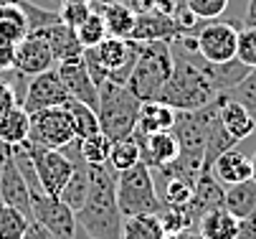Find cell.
<instances>
[{
    "label": "cell",
    "instance_id": "1",
    "mask_svg": "<svg viewBox=\"0 0 256 239\" xmlns=\"http://www.w3.org/2000/svg\"><path fill=\"white\" fill-rule=\"evenodd\" d=\"M172 49V72L165 87L160 89L158 99L165 102L175 112H190L200 110L218 97L213 82L206 74V59L198 51H186L175 44Z\"/></svg>",
    "mask_w": 256,
    "mask_h": 239
},
{
    "label": "cell",
    "instance_id": "2",
    "mask_svg": "<svg viewBox=\"0 0 256 239\" xmlns=\"http://www.w3.org/2000/svg\"><path fill=\"white\" fill-rule=\"evenodd\" d=\"M117 173L109 165H89V191L76 211V224L94 239H122V211L117 206Z\"/></svg>",
    "mask_w": 256,
    "mask_h": 239
},
{
    "label": "cell",
    "instance_id": "3",
    "mask_svg": "<svg viewBox=\"0 0 256 239\" xmlns=\"http://www.w3.org/2000/svg\"><path fill=\"white\" fill-rule=\"evenodd\" d=\"M142 102L117 82H104L99 87V105H96V117L99 127L109 138V143L124 140L137 130V117H140Z\"/></svg>",
    "mask_w": 256,
    "mask_h": 239
},
{
    "label": "cell",
    "instance_id": "4",
    "mask_svg": "<svg viewBox=\"0 0 256 239\" xmlns=\"http://www.w3.org/2000/svg\"><path fill=\"white\" fill-rule=\"evenodd\" d=\"M170 72H172V49L168 41L140 44L134 69L124 87L140 102H152V99H158L160 89L170 79Z\"/></svg>",
    "mask_w": 256,
    "mask_h": 239
},
{
    "label": "cell",
    "instance_id": "5",
    "mask_svg": "<svg viewBox=\"0 0 256 239\" xmlns=\"http://www.w3.org/2000/svg\"><path fill=\"white\" fill-rule=\"evenodd\" d=\"M117 206L122 216H137V214H160L162 203L152 181V173L144 163H137L127 170H120L117 178Z\"/></svg>",
    "mask_w": 256,
    "mask_h": 239
},
{
    "label": "cell",
    "instance_id": "6",
    "mask_svg": "<svg viewBox=\"0 0 256 239\" xmlns=\"http://www.w3.org/2000/svg\"><path fill=\"white\" fill-rule=\"evenodd\" d=\"M23 148L30 155V163L36 168L41 191L48 193V196H61L64 186L68 183L71 173H74V160H71L64 150L41 148V145H33L30 140H26Z\"/></svg>",
    "mask_w": 256,
    "mask_h": 239
},
{
    "label": "cell",
    "instance_id": "7",
    "mask_svg": "<svg viewBox=\"0 0 256 239\" xmlns=\"http://www.w3.org/2000/svg\"><path fill=\"white\" fill-rule=\"evenodd\" d=\"M28 140L33 145L51 148V150H61L71 140H76L66 107H46V110H38V112H30Z\"/></svg>",
    "mask_w": 256,
    "mask_h": 239
},
{
    "label": "cell",
    "instance_id": "8",
    "mask_svg": "<svg viewBox=\"0 0 256 239\" xmlns=\"http://www.w3.org/2000/svg\"><path fill=\"white\" fill-rule=\"evenodd\" d=\"M198 54L210 64H226L236 59V44H238V28L231 21H203L196 31Z\"/></svg>",
    "mask_w": 256,
    "mask_h": 239
},
{
    "label": "cell",
    "instance_id": "9",
    "mask_svg": "<svg viewBox=\"0 0 256 239\" xmlns=\"http://www.w3.org/2000/svg\"><path fill=\"white\" fill-rule=\"evenodd\" d=\"M30 214L33 219L44 224L56 239H74L79 224H76V211L66 206L58 196H48L41 191L30 193Z\"/></svg>",
    "mask_w": 256,
    "mask_h": 239
},
{
    "label": "cell",
    "instance_id": "10",
    "mask_svg": "<svg viewBox=\"0 0 256 239\" xmlns=\"http://www.w3.org/2000/svg\"><path fill=\"white\" fill-rule=\"evenodd\" d=\"M68 92L56 72V66L48 72H41L28 79V87H26V97L20 102V107L30 115V112H38V110H46V107H64L68 102Z\"/></svg>",
    "mask_w": 256,
    "mask_h": 239
},
{
    "label": "cell",
    "instance_id": "11",
    "mask_svg": "<svg viewBox=\"0 0 256 239\" xmlns=\"http://www.w3.org/2000/svg\"><path fill=\"white\" fill-rule=\"evenodd\" d=\"M0 201L10 203L13 209H18L20 214H26L28 219H33L30 214V188L23 178V173L18 170L10 145L0 143Z\"/></svg>",
    "mask_w": 256,
    "mask_h": 239
},
{
    "label": "cell",
    "instance_id": "12",
    "mask_svg": "<svg viewBox=\"0 0 256 239\" xmlns=\"http://www.w3.org/2000/svg\"><path fill=\"white\" fill-rule=\"evenodd\" d=\"M56 72H58V77H61V82H64V87H66L71 99L84 102V105L96 110V105H99V87L92 82V77H89L82 59L56 64Z\"/></svg>",
    "mask_w": 256,
    "mask_h": 239
},
{
    "label": "cell",
    "instance_id": "13",
    "mask_svg": "<svg viewBox=\"0 0 256 239\" xmlns=\"http://www.w3.org/2000/svg\"><path fill=\"white\" fill-rule=\"evenodd\" d=\"M54 66H56V59L51 54V46L44 39L28 33V36L18 44V49H16V66H13L16 72H20L26 77H36L41 72L54 69Z\"/></svg>",
    "mask_w": 256,
    "mask_h": 239
},
{
    "label": "cell",
    "instance_id": "14",
    "mask_svg": "<svg viewBox=\"0 0 256 239\" xmlns=\"http://www.w3.org/2000/svg\"><path fill=\"white\" fill-rule=\"evenodd\" d=\"M33 36L44 39L48 46H51V54L56 59V64H64V61H76L82 59L84 54V46L79 44V36L76 31L66 26L64 21H56L51 26H44L38 31H33Z\"/></svg>",
    "mask_w": 256,
    "mask_h": 239
},
{
    "label": "cell",
    "instance_id": "15",
    "mask_svg": "<svg viewBox=\"0 0 256 239\" xmlns=\"http://www.w3.org/2000/svg\"><path fill=\"white\" fill-rule=\"evenodd\" d=\"M137 135L140 140V153H142V163L148 168H162V165H170L172 160H178L180 155V143L175 138L172 130H165V132H155V135Z\"/></svg>",
    "mask_w": 256,
    "mask_h": 239
},
{
    "label": "cell",
    "instance_id": "16",
    "mask_svg": "<svg viewBox=\"0 0 256 239\" xmlns=\"http://www.w3.org/2000/svg\"><path fill=\"white\" fill-rule=\"evenodd\" d=\"M224 193H226V186L213 176V170L203 168L198 178H196V186H193V198L188 203V211L190 216L196 219V229H198V219L210 211V209H218L224 206Z\"/></svg>",
    "mask_w": 256,
    "mask_h": 239
},
{
    "label": "cell",
    "instance_id": "17",
    "mask_svg": "<svg viewBox=\"0 0 256 239\" xmlns=\"http://www.w3.org/2000/svg\"><path fill=\"white\" fill-rule=\"evenodd\" d=\"M180 36V31L178 26L158 13V11H150V13H137L134 16V26H132V33H130V39L132 41H140V44H150V41H175Z\"/></svg>",
    "mask_w": 256,
    "mask_h": 239
},
{
    "label": "cell",
    "instance_id": "18",
    "mask_svg": "<svg viewBox=\"0 0 256 239\" xmlns=\"http://www.w3.org/2000/svg\"><path fill=\"white\" fill-rule=\"evenodd\" d=\"M210 170L224 186H236V183H244L251 178V158L244 150H238V145H236L218 155L213 160Z\"/></svg>",
    "mask_w": 256,
    "mask_h": 239
},
{
    "label": "cell",
    "instance_id": "19",
    "mask_svg": "<svg viewBox=\"0 0 256 239\" xmlns=\"http://www.w3.org/2000/svg\"><path fill=\"white\" fill-rule=\"evenodd\" d=\"M218 120H221L224 130L231 135V138H234L236 143L246 140L248 135H254V132H256V125H254L251 115L246 112V107L241 105V102L231 99L228 94H224V97H221V107H218Z\"/></svg>",
    "mask_w": 256,
    "mask_h": 239
},
{
    "label": "cell",
    "instance_id": "20",
    "mask_svg": "<svg viewBox=\"0 0 256 239\" xmlns=\"http://www.w3.org/2000/svg\"><path fill=\"white\" fill-rule=\"evenodd\" d=\"M172 125H175V110L168 107L165 102H160V99H152V102H142L134 132H140V135H155V132L172 130Z\"/></svg>",
    "mask_w": 256,
    "mask_h": 239
},
{
    "label": "cell",
    "instance_id": "21",
    "mask_svg": "<svg viewBox=\"0 0 256 239\" xmlns=\"http://www.w3.org/2000/svg\"><path fill=\"white\" fill-rule=\"evenodd\" d=\"M238 226H241V221L226 206L210 209L198 219V231L206 239H234L238 234Z\"/></svg>",
    "mask_w": 256,
    "mask_h": 239
},
{
    "label": "cell",
    "instance_id": "22",
    "mask_svg": "<svg viewBox=\"0 0 256 239\" xmlns=\"http://www.w3.org/2000/svg\"><path fill=\"white\" fill-rule=\"evenodd\" d=\"M224 206H226L238 221L256 216V183L248 178V181H244V183L226 186Z\"/></svg>",
    "mask_w": 256,
    "mask_h": 239
},
{
    "label": "cell",
    "instance_id": "23",
    "mask_svg": "<svg viewBox=\"0 0 256 239\" xmlns=\"http://www.w3.org/2000/svg\"><path fill=\"white\" fill-rule=\"evenodd\" d=\"M28 132H30V115L20 105L0 115V143L20 145L28 140Z\"/></svg>",
    "mask_w": 256,
    "mask_h": 239
},
{
    "label": "cell",
    "instance_id": "24",
    "mask_svg": "<svg viewBox=\"0 0 256 239\" xmlns=\"http://www.w3.org/2000/svg\"><path fill=\"white\" fill-rule=\"evenodd\" d=\"M160 203L162 206H188L190 198H193V186L186 178H178V176H165V178H152Z\"/></svg>",
    "mask_w": 256,
    "mask_h": 239
},
{
    "label": "cell",
    "instance_id": "25",
    "mask_svg": "<svg viewBox=\"0 0 256 239\" xmlns=\"http://www.w3.org/2000/svg\"><path fill=\"white\" fill-rule=\"evenodd\" d=\"M165 229L158 214H137L122 219V239H162Z\"/></svg>",
    "mask_w": 256,
    "mask_h": 239
},
{
    "label": "cell",
    "instance_id": "26",
    "mask_svg": "<svg viewBox=\"0 0 256 239\" xmlns=\"http://www.w3.org/2000/svg\"><path fill=\"white\" fill-rule=\"evenodd\" d=\"M64 107H66V112H68V120H71V127H74L76 140L102 132L99 117H96V110H94V107L84 105V102H76V99H68Z\"/></svg>",
    "mask_w": 256,
    "mask_h": 239
},
{
    "label": "cell",
    "instance_id": "27",
    "mask_svg": "<svg viewBox=\"0 0 256 239\" xmlns=\"http://www.w3.org/2000/svg\"><path fill=\"white\" fill-rule=\"evenodd\" d=\"M104 18L106 26V36H117V39H130L132 26H134V11H130L122 3H109L96 8Z\"/></svg>",
    "mask_w": 256,
    "mask_h": 239
},
{
    "label": "cell",
    "instance_id": "28",
    "mask_svg": "<svg viewBox=\"0 0 256 239\" xmlns=\"http://www.w3.org/2000/svg\"><path fill=\"white\" fill-rule=\"evenodd\" d=\"M28 36V21L20 6H0V41L20 44Z\"/></svg>",
    "mask_w": 256,
    "mask_h": 239
},
{
    "label": "cell",
    "instance_id": "29",
    "mask_svg": "<svg viewBox=\"0 0 256 239\" xmlns=\"http://www.w3.org/2000/svg\"><path fill=\"white\" fill-rule=\"evenodd\" d=\"M142 163V153H140V140H137V135L132 132L130 138L124 140H117L112 143V150H109V160L106 165L114 170V173H120V170H127L132 165Z\"/></svg>",
    "mask_w": 256,
    "mask_h": 239
},
{
    "label": "cell",
    "instance_id": "30",
    "mask_svg": "<svg viewBox=\"0 0 256 239\" xmlns=\"http://www.w3.org/2000/svg\"><path fill=\"white\" fill-rule=\"evenodd\" d=\"M76 145H79V155H82V160L86 165H106L112 143H109V138H106L104 132L82 138V140H76Z\"/></svg>",
    "mask_w": 256,
    "mask_h": 239
},
{
    "label": "cell",
    "instance_id": "31",
    "mask_svg": "<svg viewBox=\"0 0 256 239\" xmlns=\"http://www.w3.org/2000/svg\"><path fill=\"white\" fill-rule=\"evenodd\" d=\"M28 216L20 214L18 209H13L10 203L0 201V239H20L26 226H28Z\"/></svg>",
    "mask_w": 256,
    "mask_h": 239
},
{
    "label": "cell",
    "instance_id": "32",
    "mask_svg": "<svg viewBox=\"0 0 256 239\" xmlns=\"http://www.w3.org/2000/svg\"><path fill=\"white\" fill-rule=\"evenodd\" d=\"M76 36H79V44L84 49H94V46H99L106 39V26H104V18H102L99 11L89 13V18L76 28Z\"/></svg>",
    "mask_w": 256,
    "mask_h": 239
},
{
    "label": "cell",
    "instance_id": "33",
    "mask_svg": "<svg viewBox=\"0 0 256 239\" xmlns=\"http://www.w3.org/2000/svg\"><path fill=\"white\" fill-rule=\"evenodd\" d=\"M228 97L236 99V102H241V105L246 107V112L251 115L254 125H256V69H251V72L228 92Z\"/></svg>",
    "mask_w": 256,
    "mask_h": 239
},
{
    "label": "cell",
    "instance_id": "34",
    "mask_svg": "<svg viewBox=\"0 0 256 239\" xmlns=\"http://www.w3.org/2000/svg\"><path fill=\"white\" fill-rule=\"evenodd\" d=\"M20 8H23L26 21H28V33H33V31H38V28H44V26H51V23L61 21L58 11L44 8V6H36V3H30V0H23Z\"/></svg>",
    "mask_w": 256,
    "mask_h": 239
},
{
    "label": "cell",
    "instance_id": "35",
    "mask_svg": "<svg viewBox=\"0 0 256 239\" xmlns=\"http://www.w3.org/2000/svg\"><path fill=\"white\" fill-rule=\"evenodd\" d=\"M236 59H238L244 66H248V69H256V28H254V26L238 28Z\"/></svg>",
    "mask_w": 256,
    "mask_h": 239
},
{
    "label": "cell",
    "instance_id": "36",
    "mask_svg": "<svg viewBox=\"0 0 256 239\" xmlns=\"http://www.w3.org/2000/svg\"><path fill=\"white\" fill-rule=\"evenodd\" d=\"M186 3L200 21H216L228 11L231 0H186Z\"/></svg>",
    "mask_w": 256,
    "mask_h": 239
},
{
    "label": "cell",
    "instance_id": "37",
    "mask_svg": "<svg viewBox=\"0 0 256 239\" xmlns=\"http://www.w3.org/2000/svg\"><path fill=\"white\" fill-rule=\"evenodd\" d=\"M92 11H94L92 3H61V6H58V16H61V21H64L66 26H71L74 31L89 18Z\"/></svg>",
    "mask_w": 256,
    "mask_h": 239
},
{
    "label": "cell",
    "instance_id": "38",
    "mask_svg": "<svg viewBox=\"0 0 256 239\" xmlns=\"http://www.w3.org/2000/svg\"><path fill=\"white\" fill-rule=\"evenodd\" d=\"M18 94H16V87H13V77L10 72H0V115L18 107Z\"/></svg>",
    "mask_w": 256,
    "mask_h": 239
},
{
    "label": "cell",
    "instance_id": "39",
    "mask_svg": "<svg viewBox=\"0 0 256 239\" xmlns=\"http://www.w3.org/2000/svg\"><path fill=\"white\" fill-rule=\"evenodd\" d=\"M16 49L18 44L13 41H0V72H10L16 66Z\"/></svg>",
    "mask_w": 256,
    "mask_h": 239
},
{
    "label": "cell",
    "instance_id": "40",
    "mask_svg": "<svg viewBox=\"0 0 256 239\" xmlns=\"http://www.w3.org/2000/svg\"><path fill=\"white\" fill-rule=\"evenodd\" d=\"M20 239H56V236H54V234H51V231H48L44 224H38L36 219H30Z\"/></svg>",
    "mask_w": 256,
    "mask_h": 239
},
{
    "label": "cell",
    "instance_id": "41",
    "mask_svg": "<svg viewBox=\"0 0 256 239\" xmlns=\"http://www.w3.org/2000/svg\"><path fill=\"white\" fill-rule=\"evenodd\" d=\"M234 239H256V216H251V219H241L238 234H236Z\"/></svg>",
    "mask_w": 256,
    "mask_h": 239
},
{
    "label": "cell",
    "instance_id": "42",
    "mask_svg": "<svg viewBox=\"0 0 256 239\" xmlns=\"http://www.w3.org/2000/svg\"><path fill=\"white\" fill-rule=\"evenodd\" d=\"M244 26H254L256 28V0H248L246 11H244Z\"/></svg>",
    "mask_w": 256,
    "mask_h": 239
},
{
    "label": "cell",
    "instance_id": "43",
    "mask_svg": "<svg viewBox=\"0 0 256 239\" xmlns=\"http://www.w3.org/2000/svg\"><path fill=\"white\" fill-rule=\"evenodd\" d=\"M162 239H188V234L186 231H168Z\"/></svg>",
    "mask_w": 256,
    "mask_h": 239
},
{
    "label": "cell",
    "instance_id": "44",
    "mask_svg": "<svg viewBox=\"0 0 256 239\" xmlns=\"http://www.w3.org/2000/svg\"><path fill=\"white\" fill-rule=\"evenodd\" d=\"M251 181L256 183V153L251 155Z\"/></svg>",
    "mask_w": 256,
    "mask_h": 239
},
{
    "label": "cell",
    "instance_id": "45",
    "mask_svg": "<svg viewBox=\"0 0 256 239\" xmlns=\"http://www.w3.org/2000/svg\"><path fill=\"white\" fill-rule=\"evenodd\" d=\"M186 234H188V239H206L198 229H190V231H186Z\"/></svg>",
    "mask_w": 256,
    "mask_h": 239
},
{
    "label": "cell",
    "instance_id": "46",
    "mask_svg": "<svg viewBox=\"0 0 256 239\" xmlns=\"http://www.w3.org/2000/svg\"><path fill=\"white\" fill-rule=\"evenodd\" d=\"M74 239H94L92 234H86L84 229H76V234H74Z\"/></svg>",
    "mask_w": 256,
    "mask_h": 239
},
{
    "label": "cell",
    "instance_id": "47",
    "mask_svg": "<svg viewBox=\"0 0 256 239\" xmlns=\"http://www.w3.org/2000/svg\"><path fill=\"white\" fill-rule=\"evenodd\" d=\"M23 0H0V6H20Z\"/></svg>",
    "mask_w": 256,
    "mask_h": 239
},
{
    "label": "cell",
    "instance_id": "48",
    "mask_svg": "<svg viewBox=\"0 0 256 239\" xmlns=\"http://www.w3.org/2000/svg\"><path fill=\"white\" fill-rule=\"evenodd\" d=\"M61 3H89V0H61Z\"/></svg>",
    "mask_w": 256,
    "mask_h": 239
}]
</instances>
